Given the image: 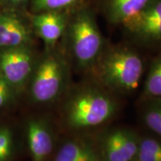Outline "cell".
I'll list each match as a JSON object with an SVG mask.
<instances>
[{"label":"cell","mask_w":161,"mask_h":161,"mask_svg":"<svg viewBox=\"0 0 161 161\" xmlns=\"http://www.w3.org/2000/svg\"><path fill=\"white\" fill-rule=\"evenodd\" d=\"M144 62L134 49L115 46L105 49L92 68L102 86L122 94L137 89L144 74Z\"/></svg>","instance_id":"obj_1"},{"label":"cell","mask_w":161,"mask_h":161,"mask_svg":"<svg viewBox=\"0 0 161 161\" xmlns=\"http://www.w3.org/2000/svg\"><path fill=\"white\" fill-rule=\"evenodd\" d=\"M117 110L114 98L103 87L84 86L72 93L65 107V119L70 128L86 130L103 125Z\"/></svg>","instance_id":"obj_2"},{"label":"cell","mask_w":161,"mask_h":161,"mask_svg":"<svg viewBox=\"0 0 161 161\" xmlns=\"http://www.w3.org/2000/svg\"><path fill=\"white\" fill-rule=\"evenodd\" d=\"M72 12L65 31L70 54L78 69H91L104 49L103 36L90 8L79 6Z\"/></svg>","instance_id":"obj_3"},{"label":"cell","mask_w":161,"mask_h":161,"mask_svg":"<svg viewBox=\"0 0 161 161\" xmlns=\"http://www.w3.org/2000/svg\"><path fill=\"white\" fill-rule=\"evenodd\" d=\"M67 65L61 58L48 54L36 64L30 78V93L35 102L49 103L62 93L67 82Z\"/></svg>","instance_id":"obj_4"},{"label":"cell","mask_w":161,"mask_h":161,"mask_svg":"<svg viewBox=\"0 0 161 161\" xmlns=\"http://www.w3.org/2000/svg\"><path fill=\"white\" fill-rule=\"evenodd\" d=\"M35 65L30 45L0 49V74L14 89L30 79Z\"/></svg>","instance_id":"obj_5"},{"label":"cell","mask_w":161,"mask_h":161,"mask_svg":"<svg viewBox=\"0 0 161 161\" xmlns=\"http://www.w3.org/2000/svg\"><path fill=\"white\" fill-rule=\"evenodd\" d=\"M140 137L128 128H113L101 136L98 153L102 161H131L137 154Z\"/></svg>","instance_id":"obj_6"},{"label":"cell","mask_w":161,"mask_h":161,"mask_svg":"<svg viewBox=\"0 0 161 161\" xmlns=\"http://www.w3.org/2000/svg\"><path fill=\"white\" fill-rule=\"evenodd\" d=\"M124 26L134 39L144 45L161 42V0H149Z\"/></svg>","instance_id":"obj_7"},{"label":"cell","mask_w":161,"mask_h":161,"mask_svg":"<svg viewBox=\"0 0 161 161\" xmlns=\"http://www.w3.org/2000/svg\"><path fill=\"white\" fill-rule=\"evenodd\" d=\"M31 32L19 16L12 12H0V49L29 46Z\"/></svg>","instance_id":"obj_8"},{"label":"cell","mask_w":161,"mask_h":161,"mask_svg":"<svg viewBox=\"0 0 161 161\" xmlns=\"http://www.w3.org/2000/svg\"><path fill=\"white\" fill-rule=\"evenodd\" d=\"M68 19L64 11H44L32 16L31 23L38 36L50 48L65 34Z\"/></svg>","instance_id":"obj_9"},{"label":"cell","mask_w":161,"mask_h":161,"mask_svg":"<svg viewBox=\"0 0 161 161\" xmlns=\"http://www.w3.org/2000/svg\"><path fill=\"white\" fill-rule=\"evenodd\" d=\"M29 149L33 161H46L53 150V135L49 125L40 119L29 120L26 128Z\"/></svg>","instance_id":"obj_10"},{"label":"cell","mask_w":161,"mask_h":161,"mask_svg":"<svg viewBox=\"0 0 161 161\" xmlns=\"http://www.w3.org/2000/svg\"><path fill=\"white\" fill-rule=\"evenodd\" d=\"M54 161H102L97 146L85 138L65 141L58 149Z\"/></svg>","instance_id":"obj_11"},{"label":"cell","mask_w":161,"mask_h":161,"mask_svg":"<svg viewBox=\"0 0 161 161\" xmlns=\"http://www.w3.org/2000/svg\"><path fill=\"white\" fill-rule=\"evenodd\" d=\"M103 8L109 22L124 25L142 10L149 0H103Z\"/></svg>","instance_id":"obj_12"},{"label":"cell","mask_w":161,"mask_h":161,"mask_svg":"<svg viewBox=\"0 0 161 161\" xmlns=\"http://www.w3.org/2000/svg\"><path fill=\"white\" fill-rule=\"evenodd\" d=\"M145 100L161 98V54L152 61L142 90Z\"/></svg>","instance_id":"obj_13"},{"label":"cell","mask_w":161,"mask_h":161,"mask_svg":"<svg viewBox=\"0 0 161 161\" xmlns=\"http://www.w3.org/2000/svg\"><path fill=\"white\" fill-rule=\"evenodd\" d=\"M146 101L142 120L154 135L161 138V98Z\"/></svg>","instance_id":"obj_14"},{"label":"cell","mask_w":161,"mask_h":161,"mask_svg":"<svg viewBox=\"0 0 161 161\" xmlns=\"http://www.w3.org/2000/svg\"><path fill=\"white\" fill-rule=\"evenodd\" d=\"M136 161H161V138L155 135L140 137Z\"/></svg>","instance_id":"obj_15"},{"label":"cell","mask_w":161,"mask_h":161,"mask_svg":"<svg viewBox=\"0 0 161 161\" xmlns=\"http://www.w3.org/2000/svg\"><path fill=\"white\" fill-rule=\"evenodd\" d=\"M82 0H31L35 13L44 11H66L79 7Z\"/></svg>","instance_id":"obj_16"},{"label":"cell","mask_w":161,"mask_h":161,"mask_svg":"<svg viewBox=\"0 0 161 161\" xmlns=\"http://www.w3.org/2000/svg\"><path fill=\"white\" fill-rule=\"evenodd\" d=\"M14 148L13 134L8 128H0V161H7Z\"/></svg>","instance_id":"obj_17"},{"label":"cell","mask_w":161,"mask_h":161,"mask_svg":"<svg viewBox=\"0 0 161 161\" xmlns=\"http://www.w3.org/2000/svg\"><path fill=\"white\" fill-rule=\"evenodd\" d=\"M13 87L0 74V108L9 103L12 97Z\"/></svg>","instance_id":"obj_18"},{"label":"cell","mask_w":161,"mask_h":161,"mask_svg":"<svg viewBox=\"0 0 161 161\" xmlns=\"http://www.w3.org/2000/svg\"><path fill=\"white\" fill-rule=\"evenodd\" d=\"M4 1L13 5H21L27 3L29 0H4Z\"/></svg>","instance_id":"obj_19"},{"label":"cell","mask_w":161,"mask_h":161,"mask_svg":"<svg viewBox=\"0 0 161 161\" xmlns=\"http://www.w3.org/2000/svg\"><path fill=\"white\" fill-rule=\"evenodd\" d=\"M131 161H136V160H135V159H134V160H131Z\"/></svg>","instance_id":"obj_20"}]
</instances>
